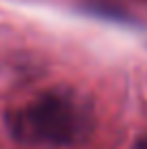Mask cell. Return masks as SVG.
<instances>
[{
	"instance_id": "cell-1",
	"label": "cell",
	"mask_w": 147,
	"mask_h": 149,
	"mask_svg": "<svg viewBox=\"0 0 147 149\" xmlns=\"http://www.w3.org/2000/svg\"><path fill=\"white\" fill-rule=\"evenodd\" d=\"M11 134L26 145H76L93 130V112L87 100L72 91H48L17 108L9 119Z\"/></svg>"
},
{
	"instance_id": "cell-2",
	"label": "cell",
	"mask_w": 147,
	"mask_h": 149,
	"mask_svg": "<svg viewBox=\"0 0 147 149\" xmlns=\"http://www.w3.org/2000/svg\"><path fill=\"white\" fill-rule=\"evenodd\" d=\"M136 149H147V134H143L136 143Z\"/></svg>"
}]
</instances>
